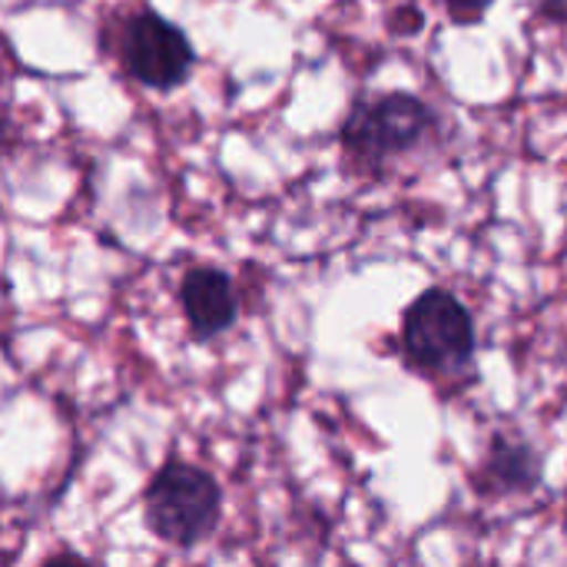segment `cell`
Wrapping results in <instances>:
<instances>
[{"label":"cell","instance_id":"obj_9","mask_svg":"<svg viewBox=\"0 0 567 567\" xmlns=\"http://www.w3.org/2000/svg\"><path fill=\"white\" fill-rule=\"evenodd\" d=\"M3 565H7V561H3V558H0V567H3Z\"/></svg>","mask_w":567,"mask_h":567},{"label":"cell","instance_id":"obj_4","mask_svg":"<svg viewBox=\"0 0 567 567\" xmlns=\"http://www.w3.org/2000/svg\"><path fill=\"white\" fill-rule=\"evenodd\" d=\"M120 63L146 90H179L196 66V50L186 30L166 20L153 7H140L120 30Z\"/></svg>","mask_w":567,"mask_h":567},{"label":"cell","instance_id":"obj_7","mask_svg":"<svg viewBox=\"0 0 567 567\" xmlns=\"http://www.w3.org/2000/svg\"><path fill=\"white\" fill-rule=\"evenodd\" d=\"M445 7L455 17V23H478L492 7V0H445Z\"/></svg>","mask_w":567,"mask_h":567},{"label":"cell","instance_id":"obj_2","mask_svg":"<svg viewBox=\"0 0 567 567\" xmlns=\"http://www.w3.org/2000/svg\"><path fill=\"white\" fill-rule=\"evenodd\" d=\"M475 322L449 289H425L402 316V355L429 379H462L475 365Z\"/></svg>","mask_w":567,"mask_h":567},{"label":"cell","instance_id":"obj_1","mask_svg":"<svg viewBox=\"0 0 567 567\" xmlns=\"http://www.w3.org/2000/svg\"><path fill=\"white\" fill-rule=\"evenodd\" d=\"M439 126L435 110L412 93H375L352 103L339 143L362 173H382L392 159L422 146Z\"/></svg>","mask_w":567,"mask_h":567},{"label":"cell","instance_id":"obj_3","mask_svg":"<svg viewBox=\"0 0 567 567\" xmlns=\"http://www.w3.org/2000/svg\"><path fill=\"white\" fill-rule=\"evenodd\" d=\"M223 488L219 482L189 462H166L143 492L146 528L176 548H193L219 525Z\"/></svg>","mask_w":567,"mask_h":567},{"label":"cell","instance_id":"obj_6","mask_svg":"<svg viewBox=\"0 0 567 567\" xmlns=\"http://www.w3.org/2000/svg\"><path fill=\"white\" fill-rule=\"evenodd\" d=\"M542 482V458L525 439L495 435L488 455L475 475L478 492L508 495V492H532Z\"/></svg>","mask_w":567,"mask_h":567},{"label":"cell","instance_id":"obj_8","mask_svg":"<svg viewBox=\"0 0 567 567\" xmlns=\"http://www.w3.org/2000/svg\"><path fill=\"white\" fill-rule=\"evenodd\" d=\"M40 567H90L83 558H76V555H53V558H47Z\"/></svg>","mask_w":567,"mask_h":567},{"label":"cell","instance_id":"obj_5","mask_svg":"<svg viewBox=\"0 0 567 567\" xmlns=\"http://www.w3.org/2000/svg\"><path fill=\"white\" fill-rule=\"evenodd\" d=\"M179 306L196 339L226 332L239 316V296L233 279L216 266H193L179 282Z\"/></svg>","mask_w":567,"mask_h":567}]
</instances>
